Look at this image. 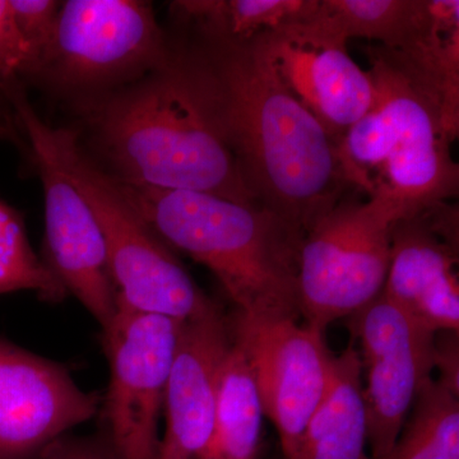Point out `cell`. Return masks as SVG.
I'll use <instances>...</instances> for the list:
<instances>
[{
  "label": "cell",
  "mask_w": 459,
  "mask_h": 459,
  "mask_svg": "<svg viewBox=\"0 0 459 459\" xmlns=\"http://www.w3.org/2000/svg\"><path fill=\"white\" fill-rule=\"evenodd\" d=\"M16 126L9 117L7 108L0 104V141H16Z\"/></svg>",
  "instance_id": "cell-27"
},
{
  "label": "cell",
  "mask_w": 459,
  "mask_h": 459,
  "mask_svg": "<svg viewBox=\"0 0 459 459\" xmlns=\"http://www.w3.org/2000/svg\"><path fill=\"white\" fill-rule=\"evenodd\" d=\"M32 71L31 51L18 30L9 0H0V87Z\"/></svg>",
  "instance_id": "cell-24"
},
{
  "label": "cell",
  "mask_w": 459,
  "mask_h": 459,
  "mask_svg": "<svg viewBox=\"0 0 459 459\" xmlns=\"http://www.w3.org/2000/svg\"><path fill=\"white\" fill-rule=\"evenodd\" d=\"M115 180L256 204L220 117L212 77L192 41L172 42L164 65L128 86L77 105Z\"/></svg>",
  "instance_id": "cell-1"
},
{
  "label": "cell",
  "mask_w": 459,
  "mask_h": 459,
  "mask_svg": "<svg viewBox=\"0 0 459 459\" xmlns=\"http://www.w3.org/2000/svg\"><path fill=\"white\" fill-rule=\"evenodd\" d=\"M320 0H179L172 16L195 32L234 41H252L316 13Z\"/></svg>",
  "instance_id": "cell-19"
},
{
  "label": "cell",
  "mask_w": 459,
  "mask_h": 459,
  "mask_svg": "<svg viewBox=\"0 0 459 459\" xmlns=\"http://www.w3.org/2000/svg\"><path fill=\"white\" fill-rule=\"evenodd\" d=\"M231 318L216 303L181 323L166 382L165 433L160 459H202L212 437Z\"/></svg>",
  "instance_id": "cell-15"
},
{
  "label": "cell",
  "mask_w": 459,
  "mask_h": 459,
  "mask_svg": "<svg viewBox=\"0 0 459 459\" xmlns=\"http://www.w3.org/2000/svg\"><path fill=\"white\" fill-rule=\"evenodd\" d=\"M40 459H120L104 430L75 437L71 433L51 443Z\"/></svg>",
  "instance_id": "cell-25"
},
{
  "label": "cell",
  "mask_w": 459,
  "mask_h": 459,
  "mask_svg": "<svg viewBox=\"0 0 459 459\" xmlns=\"http://www.w3.org/2000/svg\"><path fill=\"white\" fill-rule=\"evenodd\" d=\"M368 57L373 105L389 129V153L374 195L394 199L411 213L457 197L458 164L439 108L379 47L369 48Z\"/></svg>",
  "instance_id": "cell-9"
},
{
  "label": "cell",
  "mask_w": 459,
  "mask_h": 459,
  "mask_svg": "<svg viewBox=\"0 0 459 459\" xmlns=\"http://www.w3.org/2000/svg\"><path fill=\"white\" fill-rule=\"evenodd\" d=\"M171 50L152 3L68 0L35 75L77 107L140 80L164 65Z\"/></svg>",
  "instance_id": "cell-5"
},
{
  "label": "cell",
  "mask_w": 459,
  "mask_h": 459,
  "mask_svg": "<svg viewBox=\"0 0 459 459\" xmlns=\"http://www.w3.org/2000/svg\"><path fill=\"white\" fill-rule=\"evenodd\" d=\"M115 181L172 250L212 272L237 307L235 314L258 320L301 318L298 276L303 238L276 214L204 193Z\"/></svg>",
  "instance_id": "cell-3"
},
{
  "label": "cell",
  "mask_w": 459,
  "mask_h": 459,
  "mask_svg": "<svg viewBox=\"0 0 459 459\" xmlns=\"http://www.w3.org/2000/svg\"><path fill=\"white\" fill-rule=\"evenodd\" d=\"M385 56L424 91L442 115L449 140L459 133V2L427 0L419 25Z\"/></svg>",
  "instance_id": "cell-16"
},
{
  "label": "cell",
  "mask_w": 459,
  "mask_h": 459,
  "mask_svg": "<svg viewBox=\"0 0 459 459\" xmlns=\"http://www.w3.org/2000/svg\"><path fill=\"white\" fill-rule=\"evenodd\" d=\"M263 418L252 369L232 338L220 377L212 437L202 459H256Z\"/></svg>",
  "instance_id": "cell-18"
},
{
  "label": "cell",
  "mask_w": 459,
  "mask_h": 459,
  "mask_svg": "<svg viewBox=\"0 0 459 459\" xmlns=\"http://www.w3.org/2000/svg\"><path fill=\"white\" fill-rule=\"evenodd\" d=\"M458 397L437 379H429L394 448L382 459H459Z\"/></svg>",
  "instance_id": "cell-21"
},
{
  "label": "cell",
  "mask_w": 459,
  "mask_h": 459,
  "mask_svg": "<svg viewBox=\"0 0 459 459\" xmlns=\"http://www.w3.org/2000/svg\"><path fill=\"white\" fill-rule=\"evenodd\" d=\"M9 4H11L12 13H13L18 30L31 51L32 74L35 75L53 44L62 2L9 0Z\"/></svg>",
  "instance_id": "cell-23"
},
{
  "label": "cell",
  "mask_w": 459,
  "mask_h": 459,
  "mask_svg": "<svg viewBox=\"0 0 459 459\" xmlns=\"http://www.w3.org/2000/svg\"><path fill=\"white\" fill-rule=\"evenodd\" d=\"M100 406L65 365L0 338V459H40Z\"/></svg>",
  "instance_id": "cell-13"
},
{
  "label": "cell",
  "mask_w": 459,
  "mask_h": 459,
  "mask_svg": "<svg viewBox=\"0 0 459 459\" xmlns=\"http://www.w3.org/2000/svg\"><path fill=\"white\" fill-rule=\"evenodd\" d=\"M313 16L264 33L255 42L287 91L340 143L373 105V84L368 71L350 56L347 42Z\"/></svg>",
  "instance_id": "cell-12"
},
{
  "label": "cell",
  "mask_w": 459,
  "mask_h": 459,
  "mask_svg": "<svg viewBox=\"0 0 459 459\" xmlns=\"http://www.w3.org/2000/svg\"><path fill=\"white\" fill-rule=\"evenodd\" d=\"M425 0H320L314 20L341 40L365 39L394 50L412 33Z\"/></svg>",
  "instance_id": "cell-20"
},
{
  "label": "cell",
  "mask_w": 459,
  "mask_h": 459,
  "mask_svg": "<svg viewBox=\"0 0 459 459\" xmlns=\"http://www.w3.org/2000/svg\"><path fill=\"white\" fill-rule=\"evenodd\" d=\"M32 291L59 303L66 291L45 259L33 252L20 214L0 201V295Z\"/></svg>",
  "instance_id": "cell-22"
},
{
  "label": "cell",
  "mask_w": 459,
  "mask_h": 459,
  "mask_svg": "<svg viewBox=\"0 0 459 459\" xmlns=\"http://www.w3.org/2000/svg\"><path fill=\"white\" fill-rule=\"evenodd\" d=\"M435 370L437 382L459 395L458 331H442L435 334Z\"/></svg>",
  "instance_id": "cell-26"
},
{
  "label": "cell",
  "mask_w": 459,
  "mask_h": 459,
  "mask_svg": "<svg viewBox=\"0 0 459 459\" xmlns=\"http://www.w3.org/2000/svg\"><path fill=\"white\" fill-rule=\"evenodd\" d=\"M360 355L349 344L332 360L325 397L305 428L294 459H373L368 453V422Z\"/></svg>",
  "instance_id": "cell-17"
},
{
  "label": "cell",
  "mask_w": 459,
  "mask_h": 459,
  "mask_svg": "<svg viewBox=\"0 0 459 459\" xmlns=\"http://www.w3.org/2000/svg\"><path fill=\"white\" fill-rule=\"evenodd\" d=\"M457 265V211L429 205L394 226L382 292L429 331H458Z\"/></svg>",
  "instance_id": "cell-14"
},
{
  "label": "cell",
  "mask_w": 459,
  "mask_h": 459,
  "mask_svg": "<svg viewBox=\"0 0 459 459\" xmlns=\"http://www.w3.org/2000/svg\"><path fill=\"white\" fill-rule=\"evenodd\" d=\"M360 344L368 446L373 459L394 448L413 402L435 370V334L383 292L347 316Z\"/></svg>",
  "instance_id": "cell-10"
},
{
  "label": "cell",
  "mask_w": 459,
  "mask_h": 459,
  "mask_svg": "<svg viewBox=\"0 0 459 459\" xmlns=\"http://www.w3.org/2000/svg\"><path fill=\"white\" fill-rule=\"evenodd\" d=\"M232 338L255 377L265 418L279 433L285 459H294L307 422L325 397L333 353L323 333L298 320H258L235 314Z\"/></svg>",
  "instance_id": "cell-11"
},
{
  "label": "cell",
  "mask_w": 459,
  "mask_h": 459,
  "mask_svg": "<svg viewBox=\"0 0 459 459\" xmlns=\"http://www.w3.org/2000/svg\"><path fill=\"white\" fill-rule=\"evenodd\" d=\"M2 89L30 142L44 189L45 262L66 294L74 295L101 329L108 328L117 316V295L98 217L57 159L45 133L47 122L25 92L13 81Z\"/></svg>",
  "instance_id": "cell-7"
},
{
  "label": "cell",
  "mask_w": 459,
  "mask_h": 459,
  "mask_svg": "<svg viewBox=\"0 0 459 459\" xmlns=\"http://www.w3.org/2000/svg\"><path fill=\"white\" fill-rule=\"evenodd\" d=\"M45 133L57 159L98 217L117 307L186 322L212 307L174 250L120 192L117 181L84 150L74 129Z\"/></svg>",
  "instance_id": "cell-4"
},
{
  "label": "cell",
  "mask_w": 459,
  "mask_h": 459,
  "mask_svg": "<svg viewBox=\"0 0 459 459\" xmlns=\"http://www.w3.org/2000/svg\"><path fill=\"white\" fill-rule=\"evenodd\" d=\"M385 195L343 197L305 235L299 255V301L305 325L325 332L385 287L392 235L411 216Z\"/></svg>",
  "instance_id": "cell-6"
},
{
  "label": "cell",
  "mask_w": 459,
  "mask_h": 459,
  "mask_svg": "<svg viewBox=\"0 0 459 459\" xmlns=\"http://www.w3.org/2000/svg\"><path fill=\"white\" fill-rule=\"evenodd\" d=\"M197 33L226 138L256 204L305 238L351 188L338 143L287 91L255 40Z\"/></svg>",
  "instance_id": "cell-2"
},
{
  "label": "cell",
  "mask_w": 459,
  "mask_h": 459,
  "mask_svg": "<svg viewBox=\"0 0 459 459\" xmlns=\"http://www.w3.org/2000/svg\"><path fill=\"white\" fill-rule=\"evenodd\" d=\"M181 323L117 307L102 329L110 380L99 415L120 459H160V418Z\"/></svg>",
  "instance_id": "cell-8"
}]
</instances>
